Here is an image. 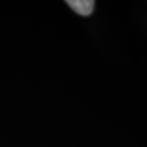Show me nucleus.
Listing matches in <instances>:
<instances>
[{
	"label": "nucleus",
	"mask_w": 147,
	"mask_h": 147,
	"mask_svg": "<svg viewBox=\"0 0 147 147\" xmlns=\"http://www.w3.org/2000/svg\"><path fill=\"white\" fill-rule=\"evenodd\" d=\"M66 4L75 12L81 16H88L93 11L94 1L93 0H67Z\"/></svg>",
	"instance_id": "f257e3e1"
}]
</instances>
